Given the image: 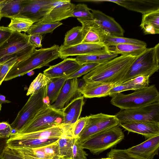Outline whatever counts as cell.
Returning a JSON list of instances; mask_svg holds the SVG:
<instances>
[{"instance_id":"22","label":"cell","mask_w":159,"mask_h":159,"mask_svg":"<svg viewBox=\"0 0 159 159\" xmlns=\"http://www.w3.org/2000/svg\"><path fill=\"white\" fill-rule=\"evenodd\" d=\"M115 85L99 82H86L79 91L84 98H92L108 96Z\"/></svg>"},{"instance_id":"48","label":"cell","mask_w":159,"mask_h":159,"mask_svg":"<svg viewBox=\"0 0 159 159\" xmlns=\"http://www.w3.org/2000/svg\"><path fill=\"white\" fill-rule=\"evenodd\" d=\"M7 139H0V157L2 156L5 150L7 147Z\"/></svg>"},{"instance_id":"6","label":"cell","mask_w":159,"mask_h":159,"mask_svg":"<svg viewBox=\"0 0 159 159\" xmlns=\"http://www.w3.org/2000/svg\"><path fill=\"white\" fill-rule=\"evenodd\" d=\"M124 137L122 129L118 125L91 136L80 144L83 149L89 150L93 154L98 155L115 146Z\"/></svg>"},{"instance_id":"14","label":"cell","mask_w":159,"mask_h":159,"mask_svg":"<svg viewBox=\"0 0 159 159\" xmlns=\"http://www.w3.org/2000/svg\"><path fill=\"white\" fill-rule=\"evenodd\" d=\"M91 1L97 3L105 2L114 3L129 10L142 14L159 9L158 0H93Z\"/></svg>"},{"instance_id":"45","label":"cell","mask_w":159,"mask_h":159,"mask_svg":"<svg viewBox=\"0 0 159 159\" xmlns=\"http://www.w3.org/2000/svg\"><path fill=\"white\" fill-rule=\"evenodd\" d=\"M13 31L8 27L0 26V46L11 35Z\"/></svg>"},{"instance_id":"20","label":"cell","mask_w":159,"mask_h":159,"mask_svg":"<svg viewBox=\"0 0 159 159\" xmlns=\"http://www.w3.org/2000/svg\"><path fill=\"white\" fill-rule=\"evenodd\" d=\"M75 58H66L59 63L50 66L43 73L50 79L69 76L81 66Z\"/></svg>"},{"instance_id":"29","label":"cell","mask_w":159,"mask_h":159,"mask_svg":"<svg viewBox=\"0 0 159 159\" xmlns=\"http://www.w3.org/2000/svg\"><path fill=\"white\" fill-rule=\"evenodd\" d=\"M68 77L51 79L47 87L46 99L47 104L51 105L55 102Z\"/></svg>"},{"instance_id":"28","label":"cell","mask_w":159,"mask_h":159,"mask_svg":"<svg viewBox=\"0 0 159 159\" xmlns=\"http://www.w3.org/2000/svg\"><path fill=\"white\" fill-rule=\"evenodd\" d=\"M22 159H55L46 154L39 148L14 147L8 148Z\"/></svg>"},{"instance_id":"47","label":"cell","mask_w":159,"mask_h":159,"mask_svg":"<svg viewBox=\"0 0 159 159\" xmlns=\"http://www.w3.org/2000/svg\"><path fill=\"white\" fill-rule=\"evenodd\" d=\"M3 157V159H22L8 147L4 152Z\"/></svg>"},{"instance_id":"38","label":"cell","mask_w":159,"mask_h":159,"mask_svg":"<svg viewBox=\"0 0 159 159\" xmlns=\"http://www.w3.org/2000/svg\"><path fill=\"white\" fill-rule=\"evenodd\" d=\"M107 156L113 159H144L131 154L126 149H111Z\"/></svg>"},{"instance_id":"52","label":"cell","mask_w":159,"mask_h":159,"mask_svg":"<svg viewBox=\"0 0 159 159\" xmlns=\"http://www.w3.org/2000/svg\"><path fill=\"white\" fill-rule=\"evenodd\" d=\"M3 155L2 156V157H0V159H3Z\"/></svg>"},{"instance_id":"5","label":"cell","mask_w":159,"mask_h":159,"mask_svg":"<svg viewBox=\"0 0 159 159\" xmlns=\"http://www.w3.org/2000/svg\"><path fill=\"white\" fill-rule=\"evenodd\" d=\"M159 69L158 43L153 47L147 48L141 55L136 58L119 84L140 76H148L150 77L158 71Z\"/></svg>"},{"instance_id":"26","label":"cell","mask_w":159,"mask_h":159,"mask_svg":"<svg viewBox=\"0 0 159 159\" xmlns=\"http://www.w3.org/2000/svg\"><path fill=\"white\" fill-rule=\"evenodd\" d=\"M140 27L145 34L159 33V9L142 14Z\"/></svg>"},{"instance_id":"3","label":"cell","mask_w":159,"mask_h":159,"mask_svg":"<svg viewBox=\"0 0 159 159\" xmlns=\"http://www.w3.org/2000/svg\"><path fill=\"white\" fill-rule=\"evenodd\" d=\"M111 102L122 110L137 108L159 102V93L154 85L125 94L121 93L111 97Z\"/></svg>"},{"instance_id":"2","label":"cell","mask_w":159,"mask_h":159,"mask_svg":"<svg viewBox=\"0 0 159 159\" xmlns=\"http://www.w3.org/2000/svg\"><path fill=\"white\" fill-rule=\"evenodd\" d=\"M58 45L35 49L25 59L17 62L7 75L4 81H7L22 76L34 70L48 66L52 61L59 57Z\"/></svg>"},{"instance_id":"9","label":"cell","mask_w":159,"mask_h":159,"mask_svg":"<svg viewBox=\"0 0 159 159\" xmlns=\"http://www.w3.org/2000/svg\"><path fill=\"white\" fill-rule=\"evenodd\" d=\"M115 115L99 113L88 116L85 125L77 138L81 143L91 136L105 130L119 125Z\"/></svg>"},{"instance_id":"42","label":"cell","mask_w":159,"mask_h":159,"mask_svg":"<svg viewBox=\"0 0 159 159\" xmlns=\"http://www.w3.org/2000/svg\"><path fill=\"white\" fill-rule=\"evenodd\" d=\"M42 148L48 155L55 159H61L60 157L58 140L49 145L42 147Z\"/></svg>"},{"instance_id":"4","label":"cell","mask_w":159,"mask_h":159,"mask_svg":"<svg viewBox=\"0 0 159 159\" xmlns=\"http://www.w3.org/2000/svg\"><path fill=\"white\" fill-rule=\"evenodd\" d=\"M35 49L29 42V35L25 33L13 32L9 37L0 46V63L13 58L17 62L30 55Z\"/></svg>"},{"instance_id":"24","label":"cell","mask_w":159,"mask_h":159,"mask_svg":"<svg viewBox=\"0 0 159 159\" xmlns=\"http://www.w3.org/2000/svg\"><path fill=\"white\" fill-rule=\"evenodd\" d=\"M150 77L148 76H140L116 85L110 90L109 96L112 97L126 91L136 90L147 87L149 86Z\"/></svg>"},{"instance_id":"15","label":"cell","mask_w":159,"mask_h":159,"mask_svg":"<svg viewBox=\"0 0 159 159\" xmlns=\"http://www.w3.org/2000/svg\"><path fill=\"white\" fill-rule=\"evenodd\" d=\"M78 79H67L55 102L51 106L62 110L75 98L82 96L78 88Z\"/></svg>"},{"instance_id":"19","label":"cell","mask_w":159,"mask_h":159,"mask_svg":"<svg viewBox=\"0 0 159 159\" xmlns=\"http://www.w3.org/2000/svg\"><path fill=\"white\" fill-rule=\"evenodd\" d=\"M159 149V135L147 139L136 146L127 149L131 154L144 159H153L158 155Z\"/></svg>"},{"instance_id":"44","label":"cell","mask_w":159,"mask_h":159,"mask_svg":"<svg viewBox=\"0 0 159 159\" xmlns=\"http://www.w3.org/2000/svg\"><path fill=\"white\" fill-rule=\"evenodd\" d=\"M12 130L10 125L8 122H0V139H8L12 133Z\"/></svg>"},{"instance_id":"35","label":"cell","mask_w":159,"mask_h":159,"mask_svg":"<svg viewBox=\"0 0 159 159\" xmlns=\"http://www.w3.org/2000/svg\"><path fill=\"white\" fill-rule=\"evenodd\" d=\"M50 80L51 79L43 73H39L30 85L26 95L29 96L37 92L47 86Z\"/></svg>"},{"instance_id":"12","label":"cell","mask_w":159,"mask_h":159,"mask_svg":"<svg viewBox=\"0 0 159 159\" xmlns=\"http://www.w3.org/2000/svg\"><path fill=\"white\" fill-rule=\"evenodd\" d=\"M110 53L104 43H81L71 46L59 47V57L64 59L69 56Z\"/></svg>"},{"instance_id":"17","label":"cell","mask_w":159,"mask_h":159,"mask_svg":"<svg viewBox=\"0 0 159 159\" xmlns=\"http://www.w3.org/2000/svg\"><path fill=\"white\" fill-rule=\"evenodd\" d=\"M119 125L129 132L142 135L147 139L159 135V122L130 121L120 122Z\"/></svg>"},{"instance_id":"39","label":"cell","mask_w":159,"mask_h":159,"mask_svg":"<svg viewBox=\"0 0 159 159\" xmlns=\"http://www.w3.org/2000/svg\"><path fill=\"white\" fill-rule=\"evenodd\" d=\"M17 61L16 58H12L3 63H0V86L14 65Z\"/></svg>"},{"instance_id":"36","label":"cell","mask_w":159,"mask_h":159,"mask_svg":"<svg viewBox=\"0 0 159 159\" xmlns=\"http://www.w3.org/2000/svg\"><path fill=\"white\" fill-rule=\"evenodd\" d=\"M130 43L134 44L147 45L144 42L136 39L120 37L107 36L104 44L107 47L119 44Z\"/></svg>"},{"instance_id":"18","label":"cell","mask_w":159,"mask_h":159,"mask_svg":"<svg viewBox=\"0 0 159 159\" xmlns=\"http://www.w3.org/2000/svg\"><path fill=\"white\" fill-rule=\"evenodd\" d=\"M75 5L70 0H56L52 9L40 21L53 23L73 17L72 12Z\"/></svg>"},{"instance_id":"10","label":"cell","mask_w":159,"mask_h":159,"mask_svg":"<svg viewBox=\"0 0 159 159\" xmlns=\"http://www.w3.org/2000/svg\"><path fill=\"white\" fill-rule=\"evenodd\" d=\"M115 116L119 123L130 121L159 122V102L136 108L120 109Z\"/></svg>"},{"instance_id":"37","label":"cell","mask_w":159,"mask_h":159,"mask_svg":"<svg viewBox=\"0 0 159 159\" xmlns=\"http://www.w3.org/2000/svg\"><path fill=\"white\" fill-rule=\"evenodd\" d=\"M91 9L84 4L75 5L72 12L73 17L77 18L78 20H93Z\"/></svg>"},{"instance_id":"8","label":"cell","mask_w":159,"mask_h":159,"mask_svg":"<svg viewBox=\"0 0 159 159\" xmlns=\"http://www.w3.org/2000/svg\"><path fill=\"white\" fill-rule=\"evenodd\" d=\"M47 85L31 94L19 111L15 119L10 124L15 132H18L25 125L30 121L45 104L47 103L46 98Z\"/></svg>"},{"instance_id":"32","label":"cell","mask_w":159,"mask_h":159,"mask_svg":"<svg viewBox=\"0 0 159 159\" xmlns=\"http://www.w3.org/2000/svg\"><path fill=\"white\" fill-rule=\"evenodd\" d=\"M83 39L82 26L74 27L66 32L63 44L60 46L66 47L80 44L82 43Z\"/></svg>"},{"instance_id":"41","label":"cell","mask_w":159,"mask_h":159,"mask_svg":"<svg viewBox=\"0 0 159 159\" xmlns=\"http://www.w3.org/2000/svg\"><path fill=\"white\" fill-rule=\"evenodd\" d=\"M88 155L77 139H75L72 148V159H87Z\"/></svg>"},{"instance_id":"13","label":"cell","mask_w":159,"mask_h":159,"mask_svg":"<svg viewBox=\"0 0 159 159\" xmlns=\"http://www.w3.org/2000/svg\"><path fill=\"white\" fill-rule=\"evenodd\" d=\"M71 127V126L61 124L34 132L23 133H13L10 137L22 139H59Z\"/></svg>"},{"instance_id":"43","label":"cell","mask_w":159,"mask_h":159,"mask_svg":"<svg viewBox=\"0 0 159 159\" xmlns=\"http://www.w3.org/2000/svg\"><path fill=\"white\" fill-rule=\"evenodd\" d=\"M88 117L87 116L79 118L73 125L71 129V135L73 138H78L85 125Z\"/></svg>"},{"instance_id":"30","label":"cell","mask_w":159,"mask_h":159,"mask_svg":"<svg viewBox=\"0 0 159 159\" xmlns=\"http://www.w3.org/2000/svg\"><path fill=\"white\" fill-rule=\"evenodd\" d=\"M71 129V128L68 129L58 140L61 159H72V148L75 139L72 136Z\"/></svg>"},{"instance_id":"27","label":"cell","mask_w":159,"mask_h":159,"mask_svg":"<svg viewBox=\"0 0 159 159\" xmlns=\"http://www.w3.org/2000/svg\"><path fill=\"white\" fill-rule=\"evenodd\" d=\"M24 0H0V21L2 17H16L22 10Z\"/></svg>"},{"instance_id":"1","label":"cell","mask_w":159,"mask_h":159,"mask_svg":"<svg viewBox=\"0 0 159 159\" xmlns=\"http://www.w3.org/2000/svg\"><path fill=\"white\" fill-rule=\"evenodd\" d=\"M136 57L120 55L98 64L83 77L86 82L119 84Z\"/></svg>"},{"instance_id":"51","label":"cell","mask_w":159,"mask_h":159,"mask_svg":"<svg viewBox=\"0 0 159 159\" xmlns=\"http://www.w3.org/2000/svg\"><path fill=\"white\" fill-rule=\"evenodd\" d=\"M1 107H2V104H0V111L1 109Z\"/></svg>"},{"instance_id":"40","label":"cell","mask_w":159,"mask_h":159,"mask_svg":"<svg viewBox=\"0 0 159 159\" xmlns=\"http://www.w3.org/2000/svg\"><path fill=\"white\" fill-rule=\"evenodd\" d=\"M98 64L94 63H86L82 64L80 67L73 73L68 76L67 79L77 78L84 75L95 67Z\"/></svg>"},{"instance_id":"46","label":"cell","mask_w":159,"mask_h":159,"mask_svg":"<svg viewBox=\"0 0 159 159\" xmlns=\"http://www.w3.org/2000/svg\"><path fill=\"white\" fill-rule=\"evenodd\" d=\"M29 42L35 48H42V35L38 34L29 35Z\"/></svg>"},{"instance_id":"21","label":"cell","mask_w":159,"mask_h":159,"mask_svg":"<svg viewBox=\"0 0 159 159\" xmlns=\"http://www.w3.org/2000/svg\"><path fill=\"white\" fill-rule=\"evenodd\" d=\"M82 24L84 39L82 43H104L107 36L101 27L93 20H78Z\"/></svg>"},{"instance_id":"33","label":"cell","mask_w":159,"mask_h":159,"mask_svg":"<svg viewBox=\"0 0 159 159\" xmlns=\"http://www.w3.org/2000/svg\"><path fill=\"white\" fill-rule=\"evenodd\" d=\"M118 55L113 53L102 54H92L76 56V61L81 65L86 63L99 64L111 60L118 57Z\"/></svg>"},{"instance_id":"50","label":"cell","mask_w":159,"mask_h":159,"mask_svg":"<svg viewBox=\"0 0 159 159\" xmlns=\"http://www.w3.org/2000/svg\"><path fill=\"white\" fill-rule=\"evenodd\" d=\"M98 159H113L110 158V157H107V158H102Z\"/></svg>"},{"instance_id":"25","label":"cell","mask_w":159,"mask_h":159,"mask_svg":"<svg viewBox=\"0 0 159 159\" xmlns=\"http://www.w3.org/2000/svg\"><path fill=\"white\" fill-rule=\"evenodd\" d=\"M147 46L124 43L111 46L107 48L110 53L137 57L145 50Z\"/></svg>"},{"instance_id":"34","label":"cell","mask_w":159,"mask_h":159,"mask_svg":"<svg viewBox=\"0 0 159 159\" xmlns=\"http://www.w3.org/2000/svg\"><path fill=\"white\" fill-rule=\"evenodd\" d=\"M11 22L7 26L13 32H27L35 23L30 19L16 17L11 19Z\"/></svg>"},{"instance_id":"23","label":"cell","mask_w":159,"mask_h":159,"mask_svg":"<svg viewBox=\"0 0 159 159\" xmlns=\"http://www.w3.org/2000/svg\"><path fill=\"white\" fill-rule=\"evenodd\" d=\"M84 104L83 96L76 98L71 101L62 110V124L72 125L79 119Z\"/></svg>"},{"instance_id":"7","label":"cell","mask_w":159,"mask_h":159,"mask_svg":"<svg viewBox=\"0 0 159 159\" xmlns=\"http://www.w3.org/2000/svg\"><path fill=\"white\" fill-rule=\"evenodd\" d=\"M63 121L62 110L55 109L45 103L30 121L15 132L23 133L41 130L63 124Z\"/></svg>"},{"instance_id":"16","label":"cell","mask_w":159,"mask_h":159,"mask_svg":"<svg viewBox=\"0 0 159 159\" xmlns=\"http://www.w3.org/2000/svg\"><path fill=\"white\" fill-rule=\"evenodd\" d=\"M93 20L106 33L107 36L123 37L124 30L112 17L98 10L90 9Z\"/></svg>"},{"instance_id":"31","label":"cell","mask_w":159,"mask_h":159,"mask_svg":"<svg viewBox=\"0 0 159 159\" xmlns=\"http://www.w3.org/2000/svg\"><path fill=\"white\" fill-rule=\"evenodd\" d=\"M60 22L49 23L39 21L34 23L27 31L29 35L38 34L42 35L52 33L57 28L61 25Z\"/></svg>"},{"instance_id":"49","label":"cell","mask_w":159,"mask_h":159,"mask_svg":"<svg viewBox=\"0 0 159 159\" xmlns=\"http://www.w3.org/2000/svg\"><path fill=\"white\" fill-rule=\"evenodd\" d=\"M11 102L9 100H7L5 96L0 94V104H2L3 103H8Z\"/></svg>"},{"instance_id":"11","label":"cell","mask_w":159,"mask_h":159,"mask_svg":"<svg viewBox=\"0 0 159 159\" xmlns=\"http://www.w3.org/2000/svg\"><path fill=\"white\" fill-rule=\"evenodd\" d=\"M56 0H24L23 8L16 17L30 19L36 22L48 15Z\"/></svg>"}]
</instances>
